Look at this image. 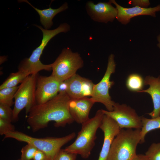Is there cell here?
Here are the masks:
<instances>
[{"mask_svg":"<svg viewBox=\"0 0 160 160\" xmlns=\"http://www.w3.org/2000/svg\"><path fill=\"white\" fill-rule=\"evenodd\" d=\"M19 86L6 88L0 90V103L11 106L14 104L13 101L15 94Z\"/></svg>","mask_w":160,"mask_h":160,"instance_id":"obj_21","label":"cell"},{"mask_svg":"<svg viewBox=\"0 0 160 160\" xmlns=\"http://www.w3.org/2000/svg\"><path fill=\"white\" fill-rule=\"evenodd\" d=\"M109 1L114 4L117 10L116 19L124 25L129 23L131 19L134 17L145 15L155 17H156V13L160 12V4L154 7L148 8L137 6L126 8L120 5L114 0H110Z\"/></svg>","mask_w":160,"mask_h":160,"instance_id":"obj_13","label":"cell"},{"mask_svg":"<svg viewBox=\"0 0 160 160\" xmlns=\"http://www.w3.org/2000/svg\"><path fill=\"white\" fill-rule=\"evenodd\" d=\"M99 128L103 132L104 138L98 160H107L113 142L120 129L113 119L105 114Z\"/></svg>","mask_w":160,"mask_h":160,"instance_id":"obj_14","label":"cell"},{"mask_svg":"<svg viewBox=\"0 0 160 160\" xmlns=\"http://www.w3.org/2000/svg\"><path fill=\"white\" fill-rule=\"evenodd\" d=\"M144 80L145 85H148L149 87L140 92L147 93L151 96L153 110L148 114L151 118H156L160 115V76L156 77L148 75Z\"/></svg>","mask_w":160,"mask_h":160,"instance_id":"obj_16","label":"cell"},{"mask_svg":"<svg viewBox=\"0 0 160 160\" xmlns=\"http://www.w3.org/2000/svg\"><path fill=\"white\" fill-rule=\"evenodd\" d=\"M95 103L91 98L71 99L69 104L70 114L74 121L83 124L87 121L90 110Z\"/></svg>","mask_w":160,"mask_h":160,"instance_id":"obj_15","label":"cell"},{"mask_svg":"<svg viewBox=\"0 0 160 160\" xmlns=\"http://www.w3.org/2000/svg\"><path fill=\"white\" fill-rule=\"evenodd\" d=\"M29 74L26 71L18 69L17 72L11 73L0 86V90L6 88L12 87L21 83Z\"/></svg>","mask_w":160,"mask_h":160,"instance_id":"obj_19","label":"cell"},{"mask_svg":"<svg viewBox=\"0 0 160 160\" xmlns=\"http://www.w3.org/2000/svg\"><path fill=\"white\" fill-rule=\"evenodd\" d=\"M87 12L94 21L107 23L112 22L116 18L118 11L109 1L100 2L95 4L92 1H88L86 5Z\"/></svg>","mask_w":160,"mask_h":160,"instance_id":"obj_11","label":"cell"},{"mask_svg":"<svg viewBox=\"0 0 160 160\" xmlns=\"http://www.w3.org/2000/svg\"><path fill=\"white\" fill-rule=\"evenodd\" d=\"M15 127L11 122L0 118V134L5 135L15 131Z\"/></svg>","mask_w":160,"mask_h":160,"instance_id":"obj_26","label":"cell"},{"mask_svg":"<svg viewBox=\"0 0 160 160\" xmlns=\"http://www.w3.org/2000/svg\"><path fill=\"white\" fill-rule=\"evenodd\" d=\"M104 115L103 109L97 111L94 117L82 124L81 129L75 141L65 149L80 155L84 159L88 158L95 145L96 132Z\"/></svg>","mask_w":160,"mask_h":160,"instance_id":"obj_2","label":"cell"},{"mask_svg":"<svg viewBox=\"0 0 160 160\" xmlns=\"http://www.w3.org/2000/svg\"><path fill=\"white\" fill-rule=\"evenodd\" d=\"M104 113L113 119L120 129H140L142 127L141 117L135 110L125 104L115 103L112 111L103 109Z\"/></svg>","mask_w":160,"mask_h":160,"instance_id":"obj_9","label":"cell"},{"mask_svg":"<svg viewBox=\"0 0 160 160\" xmlns=\"http://www.w3.org/2000/svg\"><path fill=\"white\" fill-rule=\"evenodd\" d=\"M13 111L11 106L0 103V118L11 122L13 121Z\"/></svg>","mask_w":160,"mask_h":160,"instance_id":"obj_24","label":"cell"},{"mask_svg":"<svg viewBox=\"0 0 160 160\" xmlns=\"http://www.w3.org/2000/svg\"><path fill=\"white\" fill-rule=\"evenodd\" d=\"M71 98L65 92H59L54 98L41 104H36L30 110L27 121L36 132L47 127L51 121L56 127H64L74 121L69 110Z\"/></svg>","mask_w":160,"mask_h":160,"instance_id":"obj_1","label":"cell"},{"mask_svg":"<svg viewBox=\"0 0 160 160\" xmlns=\"http://www.w3.org/2000/svg\"><path fill=\"white\" fill-rule=\"evenodd\" d=\"M61 81L54 76L37 75L35 98L36 104L44 103L55 97L58 94Z\"/></svg>","mask_w":160,"mask_h":160,"instance_id":"obj_10","label":"cell"},{"mask_svg":"<svg viewBox=\"0 0 160 160\" xmlns=\"http://www.w3.org/2000/svg\"><path fill=\"white\" fill-rule=\"evenodd\" d=\"M77 154L61 149L54 160H76Z\"/></svg>","mask_w":160,"mask_h":160,"instance_id":"obj_25","label":"cell"},{"mask_svg":"<svg viewBox=\"0 0 160 160\" xmlns=\"http://www.w3.org/2000/svg\"><path fill=\"white\" fill-rule=\"evenodd\" d=\"M157 47L160 49V33L157 36Z\"/></svg>","mask_w":160,"mask_h":160,"instance_id":"obj_30","label":"cell"},{"mask_svg":"<svg viewBox=\"0 0 160 160\" xmlns=\"http://www.w3.org/2000/svg\"><path fill=\"white\" fill-rule=\"evenodd\" d=\"M38 149L33 145L27 144L21 150V160H31L33 157Z\"/></svg>","mask_w":160,"mask_h":160,"instance_id":"obj_23","label":"cell"},{"mask_svg":"<svg viewBox=\"0 0 160 160\" xmlns=\"http://www.w3.org/2000/svg\"><path fill=\"white\" fill-rule=\"evenodd\" d=\"M18 160H21L20 159H19Z\"/></svg>","mask_w":160,"mask_h":160,"instance_id":"obj_31","label":"cell"},{"mask_svg":"<svg viewBox=\"0 0 160 160\" xmlns=\"http://www.w3.org/2000/svg\"><path fill=\"white\" fill-rule=\"evenodd\" d=\"M65 81L66 92L71 99L91 96L94 85L91 80L76 73Z\"/></svg>","mask_w":160,"mask_h":160,"instance_id":"obj_12","label":"cell"},{"mask_svg":"<svg viewBox=\"0 0 160 160\" xmlns=\"http://www.w3.org/2000/svg\"><path fill=\"white\" fill-rule=\"evenodd\" d=\"M129 3L133 7L137 6L143 8H148L150 3L148 0H130Z\"/></svg>","mask_w":160,"mask_h":160,"instance_id":"obj_27","label":"cell"},{"mask_svg":"<svg viewBox=\"0 0 160 160\" xmlns=\"http://www.w3.org/2000/svg\"><path fill=\"white\" fill-rule=\"evenodd\" d=\"M33 160H47V157L44 152L38 150L33 157Z\"/></svg>","mask_w":160,"mask_h":160,"instance_id":"obj_28","label":"cell"},{"mask_svg":"<svg viewBox=\"0 0 160 160\" xmlns=\"http://www.w3.org/2000/svg\"><path fill=\"white\" fill-rule=\"evenodd\" d=\"M75 136L76 134L73 132L62 137L38 138L31 137L21 132L15 131L5 135L4 139L12 138L30 144L38 150L44 152L47 156V160H54L62 146L74 139Z\"/></svg>","mask_w":160,"mask_h":160,"instance_id":"obj_5","label":"cell"},{"mask_svg":"<svg viewBox=\"0 0 160 160\" xmlns=\"http://www.w3.org/2000/svg\"><path fill=\"white\" fill-rule=\"evenodd\" d=\"M34 25L39 28L43 33V38L40 44L32 52L30 57L25 58L20 64L18 69L24 70L30 75L37 74L39 71L44 70L50 71L52 70L51 64L45 65L42 63L40 58L43 51L48 43L52 38L62 32L66 33L70 31V27L66 23L60 24L54 29L49 30L43 28L36 25Z\"/></svg>","mask_w":160,"mask_h":160,"instance_id":"obj_4","label":"cell"},{"mask_svg":"<svg viewBox=\"0 0 160 160\" xmlns=\"http://www.w3.org/2000/svg\"><path fill=\"white\" fill-rule=\"evenodd\" d=\"M116 64L114 55L111 54L108 57L106 69L103 76L97 84L94 85L91 97L95 102L102 103L107 111H113L115 103L111 99L110 95V89L114 84V82L111 81L110 77L115 71Z\"/></svg>","mask_w":160,"mask_h":160,"instance_id":"obj_8","label":"cell"},{"mask_svg":"<svg viewBox=\"0 0 160 160\" xmlns=\"http://www.w3.org/2000/svg\"><path fill=\"white\" fill-rule=\"evenodd\" d=\"M142 127L140 130V143L145 142V137L149 132L160 129V115L154 118L148 119L141 117Z\"/></svg>","mask_w":160,"mask_h":160,"instance_id":"obj_18","label":"cell"},{"mask_svg":"<svg viewBox=\"0 0 160 160\" xmlns=\"http://www.w3.org/2000/svg\"><path fill=\"white\" fill-rule=\"evenodd\" d=\"M20 2H24L28 4L37 12L40 17V21L44 29H48L53 25L52 21L54 17L58 13L66 10L68 8V4L65 2L57 9H53L50 6L49 8L42 10L39 9L33 6L27 0H19Z\"/></svg>","mask_w":160,"mask_h":160,"instance_id":"obj_17","label":"cell"},{"mask_svg":"<svg viewBox=\"0 0 160 160\" xmlns=\"http://www.w3.org/2000/svg\"><path fill=\"white\" fill-rule=\"evenodd\" d=\"M37 74L28 76L21 83L14 96V106L13 109V121L17 120L19 114L25 108L28 114L36 102L35 92Z\"/></svg>","mask_w":160,"mask_h":160,"instance_id":"obj_7","label":"cell"},{"mask_svg":"<svg viewBox=\"0 0 160 160\" xmlns=\"http://www.w3.org/2000/svg\"><path fill=\"white\" fill-rule=\"evenodd\" d=\"M148 160H160V143H153L145 153Z\"/></svg>","mask_w":160,"mask_h":160,"instance_id":"obj_22","label":"cell"},{"mask_svg":"<svg viewBox=\"0 0 160 160\" xmlns=\"http://www.w3.org/2000/svg\"><path fill=\"white\" fill-rule=\"evenodd\" d=\"M51 65V75L63 81L76 74L77 71L83 66L84 62L78 53L73 52L68 47L62 50Z\"/></svg>","mask_w":160,"mask_h":160,"instance_id":"obj_6","label":"cell"},{"mask_svg":"<svg viewBox=\"0 0 160 160\" xmlns=\"http://www.w3.org/2000/svg\"><path fill=\"white\" fill-rule=\"evenodd\" d=\"M140 129H120L112 144L107 160H131L141 140Z\"/></svg>","mask_w":160,"mask_h":160,"instance_id":"obj_3","label":"cell"},{"mask_svg":"<svg viewBox=\"0 0 160 160\" xmlns=\"http://www.w3.org/2000/svg\"><path fill=\"white\" fill-rule=\"evenodd\" d=\"M131 160H148L145 155L137 154Z\"/></svg>","mask_w":160,"mask_h":160,"instance_id":"obj_29","label":"cell"},{"mask_svg":"<svg viewBox=\"0 0 160 160\" xmlns=\"http://www.w3.org/2000/svg\"><path fill=\"white\" fill-rule=\"evenodd\" d=\"M126 85L130 91L140 92L143 90L145 85L144 80L142 76L138 74L132 73L127 77Z\"/></svg>","mask_w":160,"mask_h":160,"instance_id":"obj_20","label":"cell"}]
</instances>
